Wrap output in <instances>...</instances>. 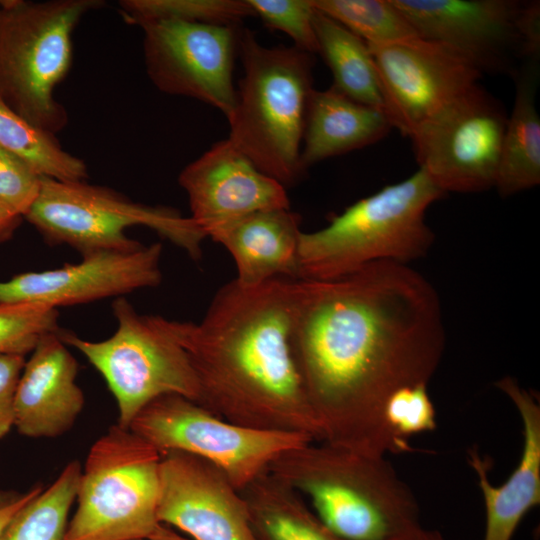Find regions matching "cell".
Here are the masks:
<instances>
[{
  "instance_id": "5bb4252c",
  "label": "cell",
  "mask_w": 540,
  "mask_h": 540,
  "mask_svg": "<svg viewBox=\"0 0 540 540\" xmlns=\"http://www.w3.org/2000/svg\"><path fill=\"white\" fill-rule=\"evenodd\" d=\"M367 46L382 85L386 114L392 127L406 136L477 85L482 73L455 48L420 36Z\"/></svg>"
},
{
  "instance_id": "6da1fadb",
  "label": "cell",
  "mask_w": 540,
  "mask_h": 540,
  "mask_svg": "<svg viewBox=\"0 0 540 540\" xmlns=\"http://www.w3.org/2000/svg\"><path fill=\"white\" fill-rule=\"evenodd\" d=\"M444 346L439 296L406 264L375 262L333 280H298L290 348L322 442L396 453L384 404L403 386L428 384Z\"/></svg>"
},
{
  "instance_id": "603a6c76",
  "label": "cell",
  "mask_w": 540,
  "mask_h": 540,
  "mask_svg": "<svg viewBox=\"0 0 540 540\" xmlns=\"http://www.w3.org/2000/svg\"><path fill=\"white\" fill-rule=\"evenodd\" d=\"M240 493L258 540H341L300 494L269 471Z\"/></svg>"
},
{
  "instance_id": "277c9868",
  "label": "cell",
  "mask_w": 540,
  "mask_h": 540,
  "mask_svg": "<svg viewBox=\"0 0 540 540\" xmlns=\"http://www.w3.org/2000/svg\"><path fill=\"white\" fill-rule=\"evenodd\" d=\"M444 194L418 168L405 180L355 202L326 227L302 232L297 279L333 280L371 263L408 265L423 257L434 241L425 214Z\"/></svg>"
},
{
  "instance_id": "8d00e7d4",
  "label": "cell",
  "mask_w": 540,
  "mask_h": 540,
  "mask_svg": "<svg viewBox=\"0 0 540 540\" xmlns=\"http://www.w3.org/2000/svg\"><path fill=\"white\" fill-rule=\"evenodd\" d=\"M402 540H445L440 532L420 527Z\"/></svg>"
},
{
  "instance_id": "1f68e13d",
  "label": "cell",
  "mask_w": 540,
  "mask_h": 540,
  "mask_svg": "<svg viewBox=\"0 0 540 540\" xmlns=\"http://www.w3.org/2000/svg\"><path fill=\"white\" fill-rule=\"evenodd\" d=\"M41 177L18 157L0 147V200L24 216L40 189Z\"/></svg>"
},
{
  "instance_id": "7c38bea8",
  "label": "cell",
  "mask_w": 540,
  "mask_h": 540,
  "mask_svg": "<svg viewBox=\"0 0 540 540\" xmlns=\"http://www.w3.org/2000/svg\"><path fill=\"white\" fill-rule=\"evenodd\" d=\"M507 118L501 103L475 85L409 134L419 168L444 193L494 187Z\"/></svg>"
},
{
  "instance_id": "836d02e7",
  "label": "cell",
  "mask_w": 540,
  "mask_h": 540,
  "mask_svg": "<svg viewBox=\"0 0 540 540\" xmlns=\"http://www.w3.org/2000/svg\"><path fill=\"white\" fill-rule=\"evenodd\" d=\"M42 490L40 485L26 492L0 489V533L15 513Z\"/></svg>"
},
{
  "instance_id": "44dd1931",
  "label": "cell",
  "mask_w": 540,
  "mask_h": 540,
  "mask_svg": "<svg viewBox=\"0 0 540 540\" xmlns=\"http://www.w3.org/2000/svg\"><path fill=\"white\" fill-rule=\"evenodd\" d=\"M391 128L383 111L353 101L332 87L324 91L313 89L300 154L302 170L376 143Z\"/></svg>"
},
{
  "instance_id": "d6986e66",
  "label": "cell",
  "mask_w": 540,
  "mask_h": 540,
  "mask_svg": "<svg viewBox=\"0 0 540 540\" xmlns=\"http://www.w3.org/2000/svg\"><path fill=\"white\" fill-rule=\"evenodd\" d=\"M517 409L523 426V448L517 467L500 486L489 480L490 463L475 449L469 463L476 473L485 506L483 540H511L524 516L540 503V407L512 377L496 382Z\"/></svg>"
},
{
  "instance_id": "4316f807",
  "label": "cell",
  "mask_w": 540,
  "mask_h": 540,
  "mask_svg": "<svg viewBox=\"0 0 540 540\" xmlns=\"http://www.w3.org/2000/svg\"><path fill=\"white\" fill-rule=\"evenodd\" d=\"M316 10L367 44L383 45L419 36L392 0H312Z\"/></svg>"
},
{
  "instance_id": "e0dca14e",
  "label": "cell",
  "mask_w": 540,
  "mask_h": 540,
  "mask_svg": "<svg viewBox=\"0 0 540 540\" xmlns=\"http://www.w3.org/2000/svg\"><path fill=\"white\" fill-rule=\"evenodd\" d=\"M190 218L214 234L261 210L290 208L286 188L260 171L229 139L215 143L180 173Z\"/></svg>"
},
{
  "instance_id": "484cf974",
  "label": "cell",
  "mask_w": 540,
  "mask_h": 540,
  "mask_svg": "<svg viewBox=\"0 0 540 540\" xmlns=\"http://www.w3.org/2000/svg\"><path fill=\"white\" fill-rule=\"evenodd\" d=\"M81 471L77 460L69 462L48 488L15 513L1 531L0 540H65Z\"/></svg>"
},
{
  "instance_id": "ac0fdd59",
  "label": "cell",
  "mask_w": 540,
  "mask_h": 540,
  "mask_svg": "<svg viewBox=\"0 0 540 540\" xmlns=\"http://www.w3.org/2000/svg\"><path fill=\"white\" fill-rule=\"evenodd\" d=\"M59 330L39 339L18 383L14 427L26 437L61 436L84 408V393L76 383L78 362Z\"/></svg>"
},
{
  "instance_id": "2e32d148",
  "label": "cell",
  "mask_w": 540,
  "mask_h": 540,
  "mask_svg": "<svg viewBox=\"0 0 540 540\" xmlns=\"http://www.w3.org/2000/svg\"><path fill=\"white\" fill-rule=\"evenodd\" d=\"M161 254V244L154 243L91 252L75 264L22 273L0 282V304L31 302L58 308L156 287L162 280Z\"/></svg>"
},
{
  "instance_id": "83f0119b",
  "label": "cell",
  "mask_w": 540,
  "mask_h": 540,
  "mask_svg": "<svg viewBox=\"0 0 540 540\" xmlns=\"http://www.w3.org/2000/svg\"><path fill=\"white\" fill-rule=\"evenodd\" d=\"M119 8L126 22L139 26L157 20L238 26L254 15L248 0H123Z\"/></svg>"
},
{
  "instance_id": "8992f818",
  "label": "cell",
  "mask_w": 540,
  "mask_h": 540,
  "mask_svg": "<svg viewBox=\"0 0 540 540\" xmlns=\"http://www.w3.org/2000/svg\"><path fill=\"white\" fill-rule=\"evenodd\" d=\"M100 0H0V99L55 134L68 121L54 97L72 62V34Z\"/></svg>"
},
{
  "instance_id": "4dcf8cb0",
  "label": "cell",
  "mask_w": 540,
  "mask_h": 540,
  "mask_svg": "<svg viewBox=\"0 0 540 540\" xmlns=\"http://www.w3.org/2000/svg\"><path fill=\"white\" fill-rule=\"evenodd\" d=\"M248 3L267 27L286 33L295 47L309 54L318 53L316 9L312 0H248Z\"/></svg>"
},
{
  "instance_id": "3957f363",
  "label": "cell",
  "mask_w": 540,
  "mask_h": 540,
  "mask_svg": "<svg viewBox=\"0 0 540 540\" xmlns=\"http://www.w3.org/2000/svg\"><path fill=\"white\" fill-rule=\"evenodd\" d=\"M314 442L285 451L268 471L338 538L402 540L422 527L415 496L385 456Z\"/></svg>"
},
{
  "instance_id": "5b68a950",
  "label": "cell",
  "mask_w": 540,
  "mask_h": 540,
  "mask_svg": "<svg viewBox=\"0 0 540 540\" xmlns=\"http://www.w3.org/2000/svg\"><path fill=\"white\" fill-rule=\"evenodd\" d=\"M243 77L227 117L229 140L263 173L285 188L302 177L300 154L312 87L311 54L263 46L250 30L239 33Z\"/></svg>"
},
{
  "instance_id": "d6a6232c",
  "label": "cell",
  "mask_w": 540,
  "mask_h": 540,
  "mask_svg": "<svg viewBox=\"0 0 540 540\" xmlns=\"http://www.w3.org/2000/svg\"><path fill=\"white\" fill-rule=\"evenodd\" d=\"M25 356L0 353V439L14 426L15 397Z\"/></svg>"
},
{
  "instance_id": "e575fe53",
  "label": "cell",
  "mask_w": 540,
  "mask_h": 540,
  "mask_svg": "<svg viewBox=\"0 0 540 540\" xmlns=\"http://www.w3.org/2000/svg\"><path fill=\"white\" fill-rule=\"evenodd\" d=\"M21 217L0 200V242L10 238L20 224Z\"/></svg>"
},
{
  "instance_id": "52a82bcc",
  "label": "cell",
  "mask_w": 540,
  "mask_h": 540,
  "mask_svg": "<svg viewBox=\"0 0 540 540\" xmlns=\"http://www.w3.org/2000/svg\"><path fill=\"white\" fill-rule=\"evenodd\" d=\"M160 458L130 429L111 426L88 452L65 540H139L152 535L161 525Z\"/></svg>"
},
{
  "instance_id": "ba28073f",
  "label": "cell",
  "mask_w": 540,
  "mask_h": 540,
  "mask_svg": "<svg viewBox=\"0 0 540 540\" xmlns=\"http://www.w3.org/2000/svg\"><path fill=\"white\" fill-rule=\"evenodd\" d=\"M23 217L49 243L67 244L82 255L140 247L141 243L125 234L132 226L154 230L194 260L201 258L202 242L207 238L190 217L172 208L134 202L85 181L41 177L39 192Z\"/></svg>"
},
{
  "instance_id": "30bf717a",
  "label": "cell",
  "mask_w": 540,
  "mask_h": 540,
  "mask_svg": "<svg viewBox=\"0 0 540 540\" xmlns=\"http://www.w3.org/2000/svg\"><path fill=\"white\" fill-rule=\"evenodd\" d=\"M129 429L159 453L199 456L221 470L240 492L282 453L314 441L298 432L262 430L224 420L186 397L160 396L143 407Z\"/></svg>"
},
{
  "instance_id": "ffe728a7",
  "label": "cell",
  "mask_w": 540,
  "mask_h": 540,
  "mask_svg": "<svg viewBox=\"0 0 540 540\" xmlns=\"http://www.w3.org/2000/svg\"><path fill=\"white\" fill-rule=\"evenodd\" d=\"M301 217L290 208L254 212L211 238L232 255L244 287L278 277L297 279Z\"/></svg>"
},
{
  "instance_id": "d590c367",
  "label": "cell",
  "mask_w": 540,
  "mask_h": 540,
  "mask_svg": "<svg viewBox=\"0 0 540 540\" xmlns=\"http://www.w3.org/2000/svg\"><path fill=\"white\" fill-rule=\"evenodd\" d=\"M139 540H192L180 535L171 527L161 524L158 529L149 537Z\"/></svg>"
},
{
  "instance_id": "4fadbf2b",
  "label": "cell",
  "mask_w": 540,
  "mask_h": 540,
  "mask_svg": "<svg viewBox=\"0 0 540 540\" xmlns=\"http://www.w3.org/2000/svg\"><path fill=\"white\" fill-rule=\"evenodd\" d=\"M147 74L162 92L191 97L228 117L236 90L238 26L157 20L141 25Z\"/></svg>"
},
{
  "instance_id": "7402d4cb",
  "label": "cell",
  "mask_w": 540,
  "mask_h": 540,
  "mask_svg": "<svg viewBox=\"0 0 540 540\" xmlns=\"http://www.w3.org/2000/svg\"><path fill=\"white\" fill-rule=\"evenodd\" d=\"M538 58H531L514 75L516 94L502 140L495 188L508 197L540 182V117L536 108Z\"/></svg>"
},
{
  "instance_id": "7a4b0ae2",
  "label": "cell",
  "mask_w": 540,
  "mask_h": 540,
  "mask_svg": "<svg viewBox=\"0 0 540 540\" xmlns=\"http://www.w3.org/2000/svg\"><path fill=\"white\" fill-rule=\"evenodd\" d=\"M297 285L278 277L244 287L234 279L216 292L201 321L166 325L188 356L198 404L237 425L320 442L290 348Z\"/></svg>"
},
{
  "instance_id": "f1b7e54d",
  "label": "cell",
  "mask_w": 540,
  "mask_h": 540,
  "mask_svg": "<svg viewBox=\"0 0 540 540\" xmlns=\"http://www.w3.org/2000/svg\"><path fill=\"white\" fill-rule=\"evenodd\" d=\"M382 422L396 453L410 450L411 437L435 430L436 411L427 384L406 385L394 391L384 404Z\"/></svg>"
},
{
  "instance_id": "9a60e30c",
  "label": "cell",
  "mask_w": 540,
  "mask_h": 540,
  "mask_svg": "<svg viewBox=\"0 0 540 540\" xmlns=\"http://www.w3.org/2000/svg\"><path fill=\"white\" fill-rule=\"evenodd\" d=\"M157 516L192 540H258L247 505L226 475L183 451L160 453Z\"/></svg>"
},
{
  "instance_id": "f546056e",
  "label": "cell",
  "mask_w": 540,
  "mask_h": 540,
  "mask_svg": "<svg viewBox=\"0 0 540 540\" xmlns=\"http://www.w3.org/2000/svg\"><path fill=\"white\" fill-rule=\"evenodd\" d=\"M57 308L42 303L0 304V353L25 356L48 332L58 331Z\"/></svg>"
},
{
  "instance_id": "9c48e42d",
  "label": "cell",
  "mask_w": 540,
  "mask_h": 540,
  "mask_svg": "<svg viewBox=\"0 0 540 540\" xmlns=\"http://www.w3.org/2000/svg\"><path fill=\"white\" fill-rule=\"evenodd\" d=\"M117 328L112 336L89 341L59 330L102 375L118 406V425L129 429L137 413L163 395L198 403L199 388L188 356L161 316L140 315L124 298L112 303Z\"/></svg>"
},
{
  "instance_id": "8fae6325",
  "label": "cell",
  "mask_w": 540,
  "mask_h": 540,
  "mask_svg": "<svg viewBox=\"0 0 540 540\" xmlns=\"http://www.w3.org/2000/svg\"><path fill=\"white\" fill-rule=\"evenodd\" d=\"M417 34L460 51L481 71L518 72L539 57L540 4L515 0H392Z\"/></svg>"
},
{
  "instance_id": "cb8c5ba5",
  "label": "cell",
  "mask_w": 540,
  "mask_h": 540,
  "mask_svg": "<svg viewBox=\"0 0 540 540\" xmlns=\"http://www.w3.org/2000/svg\"><path fill=\"white\" fill-rule=\"evenodd\" d=\"M314 28L318 53L333 75L331 87L353 101L386 114L382 85L366 42L318 10Z\"/></svg>"
},
{
  "instance_id": "d4e9b609",
  "label": "cell",
  "mask_w": 540,
  "mask_h": 540,
  "mask_svg": "<svg viewBox=\"0 0 540 540\" xmlns=\"http://www.w3.org/2000/svg\"><path fill=\"white\" fill-rule=\"evenodd\" d=\"M0 147L22 160L38 176L77 182L87 178V167L62 148L55 134L42 130L0 99Z\"/></svg>"
}]
</instances>
